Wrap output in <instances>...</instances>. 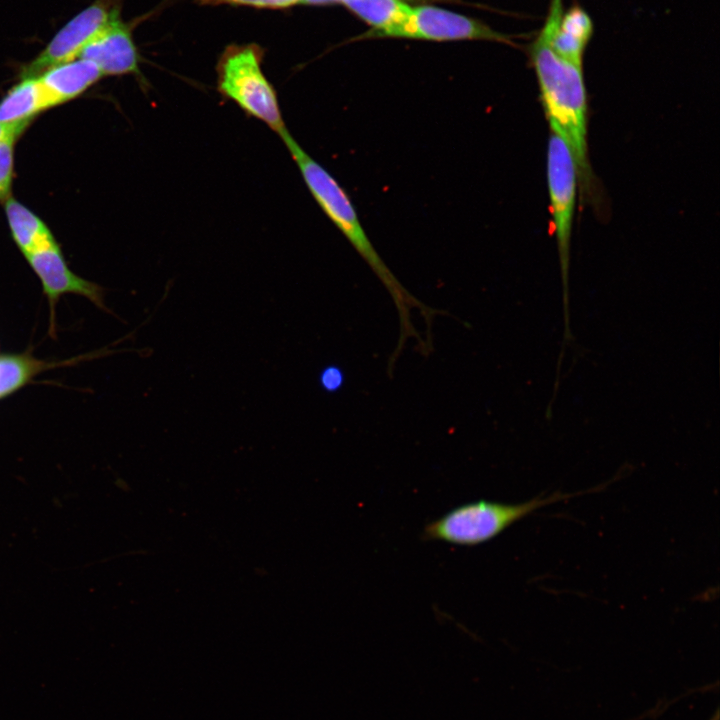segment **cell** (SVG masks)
Here are the masks:
<instances>
[{
	"label": "cell",
	"mask_w": 720,
	"mask_h": 720,
	"mask_svg": "<svg viewBox=\"0 0 720 720\" xmlns=\"http://www.w3.org/2000/svg\"><path fill=\"white\" fill-rule=\"evenodd\" d=\"M4 208L12 237L25 257L56 242L40 217L19 201L8 197L5 199Z\"/></svg>",
	"instance_id": "7c38bea8"
},
{
	"label": "cell",
	"mask_w": 720,
	"mask_h": 720,
	"mask_svg": "<svg viewBox=\"0 0 720 720\" xmlns=\"http://www.w3.org/2000/svg\"><path fill=\"white\" fill-rule=\"evenodd\" d=\"M102 77L95 63L76 58L49 68L37 78L54 107L80 96Z\"/></svg>",
	"instance_id": "30bf717a"
},
{
	"label": "cell",
	"mask_w": 720,
	"mask_h": 720,
	"mask_svg": "<svg viewBox=\"0 0 720 720\" xmlns=\"http://www.w3.org/2000/svg\"><path fill=\"white\" fill-rule=\"evenodd\" d=\"M19 136L0 139V199L9 197L14 174V148Z\"/></svg>",
	"instance_id": "9a60e30c"
},
{
	"label": "cell",
	"mask_w": 720,
	"mask_h": 720,
	"mask_svg": "<svg viewBox=\"0 0 720 720\" xmlns=\"http://www.w3.org/2000/svg\"><path fill=\"white\" fill-rule=\"evenodd\" d=\"M32 120L14 122V123H2L0 122V139L8 136H21L22 133L27 129Z\"/></svg>",
	"instance_id": "ac0fdd59"
},
{
	"label": "cell",
	"mask_w": 720,
	"mask_h": 720,
	"mask_svg": "<svg viewBox=\"0 0 720 720\" xmlns=\"http://www.w3.org/2000/svg\"><path fill=\"white\" fill-rule=\"evenodd\" d=\"M43 363L27 354L0 357V398L23 386L43 368Z\"/></svg>",
	"instance_id": "5bb4252c"
},
{
	"label": "cell",
	"mask_w": 720,
	"mask_h": 720,
	"mask_svg": "<svg viewBox=\"0 0 720 720\" xmlns=\"http://www.w3.org/2000/svg\"><path fill=\"white\" fill-rule=\"evenodd\" d=\"M577 179V165L569 145L560 134L551 131L547 146V183L563 286L564 337L568 342L573 339L569 323V263Z\"/></svg>",
	"instance_id": "5b68a950"
},
{
	"label": "cell",
	"mask_w": 720,
	"mask_h": 720,
	"mask_svg": "<svg viewBox=\"0 0 720 720\" xmlns=\"http://www.w3.org/2000/svg\"><path fill=\"white\" fill-rule=\"evenodd\" d=\"M78 58L95 63L104 76H140V55L131 25L121 18L102 30Z\"/></svg>",
	"instance_id": "9c48e42d"
},
{
	"label": "cell",
	"mask_w": 720,
	"mask_h": 720,
	"mask_svg": "<svg viewBox=\"0 0 720 720\" xmlns=\"http://www.w3.org/2000/svg\"><path fill=\"white\" fill-rule=\"evenodd\" d=\"M279 138L296 163L317 204L389 292L399 316V338L393 351L400 354L410 338L416 339L419 346L423 345L424 341L412 323L411 310L417 308L420 311L425 320L428 335L431 334L434 317L446 313L427 306L412 295L395 277L372 245L359 221L354 205L338 181L299 145L288 129Z\"/></svg>",
	"instance_id": "6da1fadb"
},
{
	"label": "cell",
	"mask_w": 720,
	"mask_h": 720,
	"mask_svg": "<svg viewBox=\"0 0 720 720\" xmlns=\"http://www.w3.org/2000/svg\"><path fill=\"white\" fill-rule=\"evenodd\" d=\"M345 382V371L337 364L324 366L318 374V384L320 388L329 394L339 392L344 387Z\"/></svg>",
	"instance_id": "e0dca14e"
},
{
	"label": "cell",
	"mask_w": 720,
	"mask_h": 720,
	"mask_svg": "<svg viewBox=\"0 0 720 720\" xmlns=\"http://www.w3.org/2000/svg\"><path fill=\"white\" fill-rule=\"evenodd\" d=\"M577 494L554 492L516 504L484 500L466 503L429 522L423 538L458 546L480 545L535 511Z\"/></svg>",
	"instance_id": "277c9868"
},
{
	"label": "cell",
	"mask_w": 720,
	"mask_h": 720,
	"mask_svg": "<svg viewBox=\"0 0 720 720\" xmlns=\"http://www.w3.org/2000/svg\"><path fill=\"white\" fill-rule=\"evenodd\" d=\"M339 3L371 26L360 38L395 37L412 10L407 0H339Z\"/></svg>",
	"instance_id": "8fae6325"
},
{
	"label": "cell",
	"mask_w": 720,
	"mask_h": 720,
	"mask_svg": "<svg viewBox=\"0 0 720 720\" xmlns=\"http://www.w3.org/2000/svg\"><path fill=\"white\" fill-rule=\"evenodd\" d=\"M52 105L37 77L22 78L0 101V122L33 120Z\"/></svg>",
	"instance_id": "4fadbf2b"
},
{
	"label": "cell",
	"mask_w": 720,
	"mask_h": 720,
	"mask_svg": "<svg viewBox=\"0 0 720 720\" xmlns=\"http://www.w3.org/2000/svg\"><path fill=\"white\" fill-rule=\"evenodd\" d=\"M120 18V0H94L70 19L34 59L22 66L20 78L38 77L53 66L78 58L90 41Z\"/></svg>",
	"instance_id": "8992f818"
},
{
	"label": "cell",
	"mask_w": 720,
	"mask_h": 720,
	"mask_svg": "<svg viewBox=\"0 0 720 720\" xmlns=\"http://www.w3.org/2000/svg\"><path fill=\"white\" fill-rule=\"evenodd\" d=\"M30 266L40 278L43 291L51 308V323L54 322V306L64 293H76L87 297L97 306L104 308L103 289L74 274L67 266L57 242L37 249L26 256Z\"/></svg>",
	"instance_id": "ba28073f"
},
{
	"label": "cell",
	"mask_w": 720,
	"mask_h": 720,
	"mask_svg": "<svg viewBox=\"0 0 720 720\" xmlns=\"http://www.w3.org/2000/svg\"><path fill=\"white\" fill-rule=\"evenodd\" d=\"M199 5H234L248 6L258 9H285L296 4H301L303 0H195Z\"/></svg>",
	"instance_id": "2e32d148"
},
{
	"label": "cell",
	"mask_w": 720,
	"mask_h": 720,
	"mask_svg": "<svg viewBox=\"0 0 720 720\" xmlns=\"http://www.w3.org/2000/svg\"><path fill=\"white\" fill-rule=\"evenodd\" d=\"M540 96L550 130L560 134L569 145L578 170L582 191L591 194L593 186L587 143V93L583 67H579L551 48L541 28L528 46Z\"/></svg>",
	"instance_id": "7a4b0ae2"
},
{
	"label": "cell",
	"mask_w": 720,
	"mask_h": 720,
	"mask_svg": "<svg viewBox=\"0 0 720 720\" xmlns=\"http://www.w3.org/2000/svg\"><path fill=\"white\" fill-rule=\"evenodd\" d=\"M264 49L256 43L230 44L216 64L217 92L278 136L287 127L277 92L262 69Z\"/></svg>",
	"instance_id": "3957f363"
},
{
	"label": "cell",
	"mask_w": 720,
	"mask_h": 720,
	"mask_svg": "<svg viewBox=\"0 0 720 720\" xmlns=\"http://www.w3.org/2000/svg\"><path fill=\"white\" fill-rule=\"evenodd\" d=\"M395 37L431 41L490 40L513 44L510 36L476 19L429 5L412 7L409 18Z\"/></svg>",
	"instance_id": "52a82bcc"
}]
</instances>
